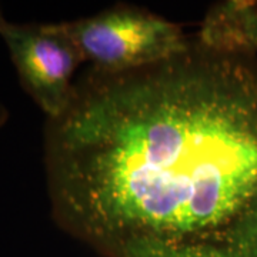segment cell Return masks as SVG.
<instances>
[{
    "label": "cell",
    "mask_w": 257,
    "mask_h": 257,
    "mask_svg": "<svg viewBox=\"0 0 257 257\" xmlns=\"http://www.w3.org/2000/svg\"><path fill=\"white\" fill-rule=\"evenodd\" d=\"M0 37L9 50L19 82L46 119L59 116L73 93L83 62L57 23H13L0 16Z\"/></svg>",
    "instance_id": "3"
},
{
    "label": "cell",
    "mask_w": 257,
    "mask_h": 257,
    "mask_svg": "<svg viewBox=\"0 0 257 257\" xmlns=\"http://www.w3.org/2000/svg\"><path fill=\"white\" fill-rule=\"evenodd\" d=\"M193 37L199 45L216 52L257 56V2L214 3Z\"/></svg>",
    "instance_id": "4"
},
{
    "label": "cell",
    "mask_w": 257,
    "mask_h": 257,
    "mask_svg": "<svg viewBox=\"0 0 257 257\" xmlns=\"http://www.w3.org/2000/svg\"><path fill=\"white\" fill-rule=\"evenodd\" d=\"M8 110H6V107L2 104V101H0V127L6 123V120H8Z\"/></svg>",
    "instance_id": "5"
},
{
    "label": "cell",
    "mask_w": 257,
    "mask_h": 257,
    "mask_svg": "<svg viewBox=\"0 0 257 257\" xmlns=\"http://www.w3.org/2000/svg\"><path fill=\"white\" fill-rule=\"evenodd\" d=\"M0 16H3V12H2V6H0Z\"/></svg>",
    "instance_id": "6"
},
{
    "label": "cell",
    "mask_w": 257,
    "mask_h": 257,
    "mask_svg": "<svg viewBox=\"0 0 257 257\" xmlns=\"http://www.w3.org/2000/svg\"><path fill=\"white\" fill-rule=\"evenodd\" d=\"M56 224L101 257H257V56L87 67L45 124Z\"/></svg>",
    "instance_id": "1"
},
{
    "label": "cell",
    "mask_w": 257,
    "mask_h": 257,
    "mask_svg": "<svg viewBox=\"0 0 257 257\" xmlns=\"http://www.w3.org/2000/svg\"><path fill=\"white\" fill-rule=\"evenodd\" d=\"M90 67L107 73L143 69L192 45L180 25L132 5H114L87 18L59 22Z\"/></svg>",
    "instance_id": "2"
}]
</instances>
